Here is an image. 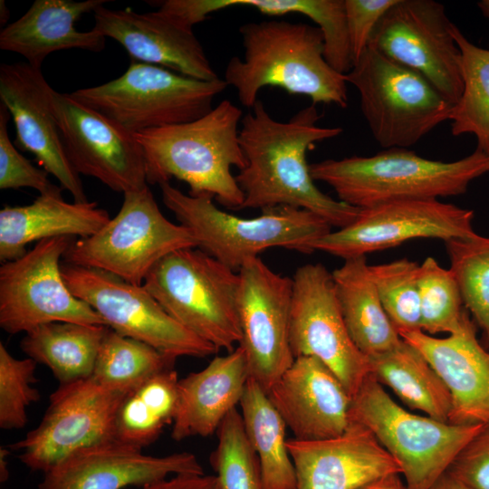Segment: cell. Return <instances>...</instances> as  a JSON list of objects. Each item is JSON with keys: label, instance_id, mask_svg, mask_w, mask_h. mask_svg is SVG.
<instances>
[{"label": "cell", "instance_id": "obj_1", "mask_svg": "<svg viewBox=\"0 0 489 489\" xmlns=\"http://www.w3.org/2000/svg\"><path fill=\"white\" fill-rule=\"evenodd\" d=\"M321 117L312 103L287 121H280L260 100L244 115L239 142L246 164L235 176L244 194L241 208L304 209L338 229L357 218L360 208L324 194L311 175L307 151L342 132L340 127L319 126Z\"/></svg>", "mask_w": 489, "mask_h": 489}, {"label": "cell", "instance_id": "obj_2", "mask_svg": "<svg viewBox=\"0 0 489 489\" xmlns=\"http://www.w3.org/2000/svg\"><path fill=\"white\" fill-rule=\"evenodd\" d=\"M239 34L244 56L228 61L224 81L236 91L244 107L252 109L267 86L305 95L314 105L348 106L347 82L326 61L318 26L267 20L244 24Z\"/></svg>", "mask_w": 489, "mask_h": 489}, {"label": "cell", "instance_id": "obj_3", "mask_svg": "<svg viewBox=\"0 0 489 489\" xmlns=\"http://www.w3.org/2000/svg\"><path fill=\"white\" fill-rule=\"evenodd\" d=\"M242 110L223 100L201 118L134 134L146 165L148 184L176 178L193 197L211 196L221 205L241 209L244 194L232 168L246 160L239 142Z\"/></svg>", "mask_w": 489, "mask_h": 489}, {"label": "cell", "instance_id": "obj_4", "mask_svg": "<svg viewBox=\"0 0 489 489\" xmlns=\"http://www.w3.org/2000/svg\"><path fill=\"white\" fill-rule=\"evenodd\" d=\"M310 171L313 180L330 186L339 200L362 209L391 201L465 194L472 181L489 173V156L476 148L465 158L445 162L391 148L368 157L314 162Z\"/></svg>", "mask_w": 489, "mask_h": 489}, {"label": "cell", "instance_id": "obj_5", "mask_svg": "<svg viewBox=\"0 0 489 489\" xmlns=\"http://www.w3.org/2000/svg\"><path fill=\"white\" fill-rule=\"evenodd\" d=\"M159 187L164 205L192 233L197 247L235 272L273 247L311 254L315 243L332 230L304 209L277 206L243 218L219 209L211 196L193 197L170 183Z\"/></svg>", "mask_w": 489, "mask_h": 489}, {"label": "cell", "instance_id": "obj_6", "mask_svg": "<svg viewBox=\"0 0 489 489\" xmlns=\"http://www.w3.org/2000/svg\"><path fill=\"white\" fill-rule=\"evenodd\" d=\"M142 285L175 321L218 350L230 352L239 344V273L206 252L192 247L170 253Z\"/></svg>", "mask_w": 489, "mask_h": 489}, {"label": "cell", "instance_id": "obj_7", "mask_svg": "<svg viewBox=\"0 0 489 489\" xmlns=\"http://www.w3.org/2000/svg\"><path fill=\"white\" fill-rule=\"evenodd\" d=\"M350 418L368 428L397 461L408 489H431L483 427L413 413L398 404L370 374L351 398Z\"/></svg>", "mask_w": 489, "mask_h": 489}, {"label": "cell", "instance_id": "obj_8", "mask_svg": "<svg viewBox=\"0 0 489 489\" xmlns=\"http://www.w3.org/2000/svg\"><path fill=\"white\" fill-rule=\"evenodd\" d=\"M226 88L224 79L201 81L131 61L120 77L70 95L134 135L201 118Z\"/></svg>", "mask_w": 489, "mask_h": 489}, {"label": "cell", "instance_id": "obj_9", "mask_svg": "<svg viewBox=\"0 0 489 489\" xmlns=\"http://www.w3.org/2000/svg\"><path fill=\"white\" fill-rule=\"evenodd\" d=\"M344 78L357 89L365 120L384 149H408L449 120L453 106L428 81L369 46Z\"/></svg>", "mask_w": 489, "mask_h": 489}, {"label": "cell", "instance_id": "obj_10", "mask_svg": "<svg viewBox=\"0 0 489 489\" xmlns=\"http://www.w3.org/2000/svg\"><path fill=\"white\" fill-rule=\"evenodd\" d=\"M123 195L118 214L94 235L73 240L63 262L142 285L159 260L177 250L197 247V243L187 227L162 214L149 186Z\"/></svg>", "mask_w": 489, "mask_h": 489}, {"label": "cell", "instance_id": "obj_11", "mask_svg": "<svg viewBox=\"0 0 489 489\" xmlns=\"http://www.w3.org/2000/svg\"><path fill=\"white\" fill-rule=\"evenodd\" d=\"M61 270L71 292L88 303L119 334L175 359L205 358L218 351L175 321L143 285L132 284L105 271L64 262Z\"/></svg>", "mask_w": 489, "mask_h": 489}, {"label": "cell", "instance_id": "obj_12", "mask_svg": "<svg viewBox=\"0 0 489 489\" xmlns=\"http://www.w3.org/2000/svg\"><path fill=\"white\" fill-rule=\"evenodd\" d=\"M72 241L69 236L44 239L20 258L2 264L0 327L5 331L26 333L53 321L106 325L62 278L60 261Z\"/></svg>", "mask_w": 489, "mask_h": 489}, {"label": "cell", "instance_id": "obj_13", "mask_svg": "<svg viewBox=\"0 0 489 489\" xmlns=\"http://www.w3.org/2000/svg\"><path fill=\"white\" fill-rule=\"evenodd\" d=\"M127 392L110 389L91 377L60 384L40 424L9 448L20 461L43 474L71 455L113 441L115 418Z\"/></svg>", "mask_w": 489, "mask_h": 489}, {"label": "cell", "instance_id": "obj_14", "mask_svg": "<svg viewBox=\"0 0 489 489\" xmlns=\"http://www.w3.org/2000/svg\"><path fill=\"white\" fill-rule=\"evenodd\" d=\"M452 24L438 2L397 0L377 24L368 46L422 75L455 106L463 79Z\"/></svg>", "mask_w": 489, "mask_h": 489}, {"label": "cell", "instance_id": "obj_15", "mask_svg": "<svg viewBox=\"0 0 489 489\" xmlns=\"http://www.w3.org/2000/svg\"><path fill=\"white\" fill-rule=\"evenodd\" d=\"M290 344L294 358L313 357L340 379L351 398L370 374L369 360L346 327L331 273L306 264L292 277Z\"/></svg>", "mask_w": 489, "mask_h": 489}, {"label": "cell", "instance_id": "obj_16", "mask_svg": "<svg viewBox=\"0 0 489 489\" xmlns=\"http://www.w3.org/2000/svg\"><path fill=\"white\" fill-rule=\"evenodd\" d=\"M474 217L473 210L439 199L387 202L360 209L350 225L321 237L314 250L345 260L413 239L469 237L476 234Z\"/></svg>", "mask_w": 489, "mask_h": 489}, {"label": "cell", "instance_id": "obj_17", "mask_svg": "<svg viewBox=\"0 0 489 489\" xmlns=\"http://www.w3.org/2000/svg\"><path fill=\"white\" fill-rule=\"evenodd\" d=\"M238 315L249 378L267 393L294 360L290 344L292 278L260 258L238 271Z\"/></svg>", "mask_w": 489, "mask_h": 489}, {"label": "cell", "instance_id": "obj_18", "mask_svg": "<svg viewBox=\"0 0 489 489\" xmlns=\"http://www.w3.org/2000/svg\"><path fill=\"white\" fill-rule=\"evenodd\" d=\"M53 110L67 156L80 175L123 194L149 185L144 155L133 134L70 93L53 91Z\"/></svg>", "mask_w": 489, "mask_h": 489}, {"label": "cell", "instance_id": "obj_19", "mask_svg": "<svg viewBox=\"0 0 489 489\" xmlns=\"http://www.w3.org/2000/svg\"><path fill=\"white\" fill-rule=\"evenodd\" d=\"M53 91L41 68L27 62L0 66V101L14 121V144L32 153L61 187L71 193L74 202H87L80 174L67 156L53 113Z\"/></svg>", "mask_w": 489, "mask_h": 489}, {"label": "cell", "instance_id": "obj_20", "mask_svg": "<svg viewBox=\"0 0 489 489\" xmlns=\"http://www.w3.org/2000/svg\"><path fill=\"white\" fill-rule=\"evenodd\" d=\"M178 475H204L189 452L151 455L115 440L82 449L43 474L38 489H123Z\"/></svg>", "mask_w": 489, "mask_h": 489}, {"label": "cell", "instance_id": "obj_21", "mask_svg": "<svg viewBox=\"0 0 489 489\" xmlns=\"http://www.w3.org/2000/svg\"><path fill=\"white\" fill-rule=\"evenodd\" d=\"M93 13L92 29L118 42L131 61L160 66L197 80L219 79L193 30L158 10L139 14L103 5Z\"/></svg>", "mask_w": 489, "mask_h": 489}, {"label": "cell", "instance_id": "obj_22", "mask_svg": "<svg viewBox=\"0 0 489 489\" xmlns=\"http://www.w3.org/2000/svg\"><path fill=\"white\" fill-rule=\"evenodd\" d=\"M267 395L294 439L335 437L350 424L351 396L316 358L296 357Z\"/></svg>", "mask_w": 489, "mask_h": 489}, {"label": "cell", "instance_id": "obj_23", "mask_svg": "<svg viewBox=\"0 0 489 489\" xmlns=\"http://www.w3.org/2000/svg\"><path fill=\"white\" fill-rule=\"evenodd\" d=\"M298 489H358L389 474L397 461L365 427L350 422L341 435L315 441L287 439Z\"/></svg>", "mask_w": 489, "mask_h": 489}, {"label": "cell", "instance_id": "obj_24", "mask_svg": "<svg viewBox=\"0 0 489 489\" xmlns=\"http://www.w3.org/2000/svg\"><path fill=\"white\" fill-rule=\"evenodd\" d=\"M399 335L425 356L448 388L452 398L449 423H489V349L478 340L470 318L461 330L445 338L422 331Z\"/></svg>", "mask_w": 489, "mask_h": 489}, {"label": "cell", "instance_id": "obj_25", "mask_svg": "<svg viewBox=\"0 0 489 489\" xmlns=\"http://www.w3.org/2000/svg\"><path fill=\"white\" fill-rule=\"evenodd\" d=\"M249 379L244 350L215 357L203 369L178 381V400L171 437L209 436L239 405Z\"/></svg>", "mask_w": 489, "mask_h": 489}, {"label": "cell", "instance_id": "obj_26", "mask_svg": "<svg viewBox=\"0 0 489 489\" xmlns=\"http://www.w3.org/2000/svg\"><path fill=\"white\" fill-rule=\"evenodd\" d=\"M108 0H35L26 13L0 33V49L16 53L33 67L41 68L53 52L82 49L101 52L106 37L91 29L80 32L75 23Z\"/></svg>", "mask_w": 489, "mask_h": 489}, {"label": "cell", "instance_id": "obj_27", "mask_svg": "<svg viewBox=\"0 0 489 489\" xmlns=\"http://www.w3.org/2000/svg\"><path fill=\"white\" fill-rule=\"evenodd\" d=\"M110 220L97 202L65 201L62 194L40 195L32 204L5 206L0 211V260L23 256L34 241L59 237H89Z\"/></svg>", "mask_w": 489, "mask_h": 489}, {"label": "cell", "instance_id": "obj_28", "mask_svg": "<svg viewBox=\"0 0 489 489\" xmlns=\"http://www.w3.org/2000/svg\"><path fill=\"white\" fill-rule=\"evenodd\" d=\"M337 297L348 331L369 359L398 346L402 338L378 294L366 256L350 257L332 272Z\"/></svg>", "mask_w": 489, "mask_h": 489}, {"label": "cell", "instance_id": "obj_29", "mask_svg": "<svg viewBox=\"0 0 489 489\" xmlns=\"http://www.w3.org/2000/svg\"><path fill=\"white\" fill-rule=\"evenodd\" d=\"M369 360L370 375L391 389L408 408L449 423L450 392L417 348L402 339L395 348Z\"/></svg>", "mask_w": 489, "mask_h": 489}, {"label": "cell", "instance_id": "obj_30", "mask_svg": "<svg viewBox=\"0 0 489 489\" xmlns=\"http://www.w3.org/2000/svg\"><path fill=\"white\" fill-rule=\"evenodd\" d=\"M106 325L53 321L25 333L22 350L45 365L60 384L91 378Z\"/></svg>", "mask_w": 489, "mask_h": 489}, {"label": "cell", "instance_id": "obj_31", "mask_svg": "<svg viewBox=\"0 0 489 489\" xmlns=\"http://www.w3.org/2000/svg\"><path fill=\"white\" fill-rule=\"evenodd\" d=\"M246 436L258 457L265 489H298L286 426L265 390L248 379L239 403Z\"/></svg>", "mask_w": 489, "mask_h": 489}, {"label": "cell", "instance_id": "obj_32", "mask_svg": "<svg viewBox=\"0 0 489 489\" xmlns=\"http://www.w3.org/2000/svg\"><path fill=\"white\" fill-rule=\"evenodd\" d=\"M178 381L177 371L170 369L129 390L116 414L115 441L141 450L155 442L163 428L173 423Z\"/></svg>", "mask_w": 489, "mask_h": 489}, {"label": "cell", "instance_id": "obj_33", "mask_svg": "<svg viewBox=\"0 0 489 489\" xmlns=\"http://www.w3.org/2000/svg\"><path fill=\"white\" fill-rule=\"evenodd\" d=\"M451 34L461 53L463 92L449 120L454 136L472 134L477 149L489 156V50L471 43L452 24Z\"/></svg>", "mask_w": 489, "mask_h": 489}, {"label": "cell", "instance_id": "obj_34", "mask_svg": "<svg viewBox=\"0 0 489 489\" xmlns=\"http://www.w3.org/2000/svg\"><path fill=\"white\" fill-rule=\"evenodd\" d=\"M176 360L109 328L91 378L110 389L128 392L152 376L174 369Z\"/></svg>", "mask_w": 489, "mask_h": 489}, {"label": "cell", "instance_id": "obj_35", "mask_svg": "<svg viewBox=\"0 0 489 489\" xmlns=\"http://www.w3.org/2000/svg\"><path fill=\"white\" fill-rule=\"evenodd\" d=\"M450 271L465 309L489 342V236L477 234L445 242Z\"/></svg>", "mask_w": 489, "mask_h": 489}, {"label": "cell", "instance_id": "obj_36", "mask_svg": "<svg viewBox=\"0 0 489 489\" xmlns=\"http://www.w3.org/2000/svg\"><path fill=\"white\" fill-rule=\"evenodd\" d=\"M418 286L421 331L434 336L461 330L470 317L450 269L427 257L419 265Z\"/></svg>", "mask_w": 489, "mask_h": 489}, {"label": "cell", "instance_id": "obj_37", "mask_svg": "<svg viewBox=\"0 0 489 489\" xmlns=\"http://www.w3.org/2000/svg\"><path fill=\"white\" fill-rule=\"evenodd\" d=\"M216 434L210 463L222 489H265L258 457L236 408L225 417Z\"/></svg>", "mask_w": 489, "mask_h": 489}, {"label": "cell", "instance_id": "obj_38", "mask_svg": "<svg viewBox=\"0 0 489 489\" xmlns=\"http://www.w3.org/2000/svg\"><path fill=\"white\" fill-rule=\"evenodd\" d=\"M419 265L408 258L369 264L381 303L398 333L421 331Z\"/></svg>", "mask_w": 489, "mask_h": 489}, {"label": "cell", "instance_id": "obj_39", "mask_svg": "<svg viewBox=\"0 0 489 489\" xmlns=\"http://www.w3.org/2000/svg\"><path fill=\"white\" fill-rule=\"evenodd\" d=\"M37 362L31 358L16 359L0 342V427L23 428L27 421V408L41 396L33 387L36 382Z\"/></svg>", "mask_w": 489, "mask_h": 489}, {"label": "cell", "instance_id": "obj_40", "mask_svg": "<svg viewBox=\"0 0 489 489\" xmlns=\"http://www.w3.org/2000/svg\"><path fill=\"white\" fill-rule=\"evenodd\" d=\"M11 116L0 104V188L19 189L30 187L40 195L61 194L62 187L53 185L43 168L34 167L19 153L10 140L7 123Z\"/></svg>", "mask_w": 489, "mask_h": 489}, {"label": "cell", "instance_id": "obj_41", "mask_svg": "<svg viewBox=\"0 0 489 489\" xmlns=\"http://www.w3.org/2000/svg\"><path fill=\"white\" fill-rule=\"evenodd\" d=\"M446 473L473 489H489V423L461 449Z\"/></svg>", "mask_w": 489, "mask_h": 489}, {"label": "cell", "instance_id": "obj_42", "mask_svg": "<svg viewBox=\"0 0 489 489\" xmlns=\"http://www.w3.org/2000/svg\"><path fill=\"white\" fill-rule=\"evenodd\" d=\"M344 2L354 64L368 47L377 24L397 0H344Z\"/></svg>", "mask_w": 489, "mask_h": 489}, {"label": "cell", "instance_id": "obj_43", "mask_svg": "<svg viewBox=\"0 0 489 489\" xmlns=\"http://www.w3.org/2000/svg\"><path fill=\"white\" fill-rule=\"evenodd\" d=\"M142 489H222L216 475H178L146 485Z\"/></svg>", "mask_w": 489, "mask_h": 489}, {"label": "cell", "instance_id": "obj_44", "mask_svg": "<svg viewBox=\"0 0 489 489\" xmlns=\"http://www.w3.org/2000/svg\"><path fill=\"white\" fill-rule=\"evenodd\" d=\"M358 489H408L400 474H389L370 481Z\"/></svg>", "mask_w": 489, "mask_h": 489}, {"label": "cell", "instance_id": "obj_45", "mask_svg": "<svg viewBox=\"0 0 489 489\" xmlns=\"http://www.w3.org/2000/svg\"><path fill=\"white\" fill-rule=\"evenodd\" d=\"M431 489H473L448 473L443 474Z\"/></svg>", "mask_w": 489, "mask_h": 489}, {"label": "cell", "instance_id": "obj_46", "mask_svg": "<svg viewBox=\"0 0 489 489\" xmlns=\"http://www.w3.org/2000/svg\"><path fill=\"white\" fill-rule=\"evenodd\" d=\"M9 447H0V481L5 482L9 477L8 460L10 455Z\"/></svg>", "mask_w": 489, "mask_h": 489}, {"label": "cell", "instance_id": "obj_47", "mask_svg": "<svg viewBox=\"0 0 489 489\" xmlns=\"http://www.w3.org/2000/svg\"><path fill=\"white\" fill-rule=\"evenodd\" d=\"M477 6L483 15L489 20V0H482L477 3Z\"/></svg>", "mask_w": 489, "mask_h": 489}, {"label": "cell", "instance_id": "obj_48", "mask_svg": "<svg viewBox=\"0 0 489 489\" xmlns=\"http://www.w3.org/2000/svg\"><path fill=\"white\" fill-rule=\"evenodd\" d=\"M487 345H488V349H489V342L487 343Z\"/></svg>", "mask_w": 489, "mask_h": 489}]
</instances>
